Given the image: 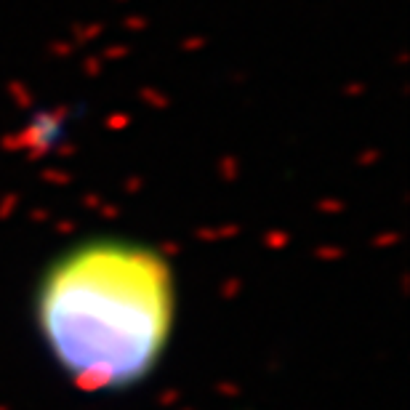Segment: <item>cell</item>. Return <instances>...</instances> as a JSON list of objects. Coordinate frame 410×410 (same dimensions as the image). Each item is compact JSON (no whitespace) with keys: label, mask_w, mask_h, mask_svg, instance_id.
<instances>
[{"label":"cell","mask_w":410,"mask_h":410,"mask_svg":"<svg viewBox=\"0 0 410 410\" xmlns=\"http://www.w3.org/2000/svg\"><path fill=\"white\" fill-rule=\"evenodd\" d=\"M51 362L86 392L144 384L168 352L179 280L166 253L128 235H94L51 259L32 293Z\"/></svg>","instance_id":"6da1fadb"}]
</instances>
